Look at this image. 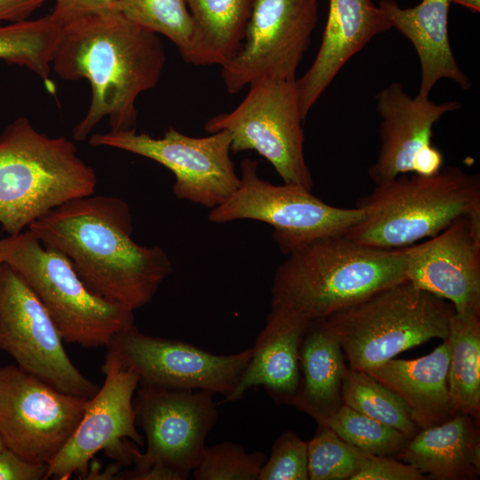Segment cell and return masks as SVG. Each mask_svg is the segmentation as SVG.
I'll return each instance as SVG.
<instances>
[{
  "instance_id": "12",
  "label": "cell",
  "mask_w": 480,
  "mask_h": 480,
  "mask_svg": "<svg viewBox=\"0 0 480 480\" xmlns=\"http://www.w3.org/2000/svg\"><path fill=\"white\" fill-rule=\"evenodd\" d=\"M63 339L47 310L24 279L0 263V350L23 372L57 390L85 398L100 387L68 356Z\"/></svg>"
},
{
  "instance_id": "27",
  "label": "cell",
  "mask_w": 480,
  "mask_h": 480,
  "mask_svg": "<svg viewBox=\"0 0 480 480\" xmlns=\"http://www.w3.org/2000/svg\"><path fill=\"white\" fill-rule=\"evenodd\" d=\"M61 27L52 14L0 25V60L48 81Z\"/></svg>"
},
{
  "instance_id": "20",
  "label": "cell",
  "mask_w": 480,
  "mask_h": 480,
  "mask_svg": "<svg viewBox=\"0 0 480 480\" xmlns=\"http://www.w3.org/2000/svg\"><path fill=\"white\" fill-rule=\"evenodd\" d=\"M309 322L271 308L259 333L251 359L234 391L224 399L235 402L252 387L262 386L276 404H292L300 388V348Z\"/></svg>"
},
{
  "instance_id": "34",
  "label": "cell",
  "mask_w": 480,
  "mask_h": 480,
  "mask_svg": "<svg viewBox=\"0 0 480 480\" xmlns=\"http://www.w3.org/2000/svg\"><path fill=\"white\" fill-rule=\"evenodd\" d=\"M427 476L414 467L391 457L369 455L351 480H424Z\"/></svg>"
},
{
  "instance_id": "5",
  "label": "cell",
  "mask_w": 480,
  "mask_h": 480,
  "mask_svg": "<svg viewBox=\"0 0 480 480\" xmlns=\"http://www.w3.org/2000/svg\"><path fill=\"white\" fill-rule=\"evenodd\" d=\"M356 207L364 211V219L345 237L375 248H403L480 212V178L458 167L430 175L401 174L376 185Z\"/></svg>"
},
{
  "instance_id": "7",
  "label": "cell",
  "mask_w": 480,
  "mask_h": 480,
  "mask_svg": "<svg viewBox=\"0 0 480 480\" xmlns=\"http://www.w3.org/2000/svg\"><path fill=\"white\" fill-rule=\"evenodd\" d=\"M0 261L24 279L68 343L106 347L116 333L134 325V310L93 292L67 256L28 229L0 238Z\"/></svg>"
},
{
  "instance_id": "8",
  "label": "cell",
  "mask_w": 480,
  "mask_h": 480,
  "mask_svg": "<svg viewBox=\"0 0 480 480\" xmlns=\"http://www.w3.org/2000/svg\"><path fill=\"white\" fill-rule=\"evenodd\" d=\"M139 386L133 405L147 450L138 452L133 470L116 475V479H188L218 420L215 395L199 389Z\"/></svg>"
},
{
  "instance_id": "23",
  "label": "cell",
  "mask_w": 480,
  "mask_h": 480,
  "mask_svg": "<svg viewBox=\"0 0 480 480\" xmlns=\"http://www.w3.org/2000/svg\"><path fill=\"white\" fill-rule=\"evenodd\" d=\"M476 422L468 414L456 413L442 423L421 428L396 458L432 479L476 478L480 473Z\"/></svg>"
},
{
  "instance_id": "19",
  "label": "cell",
  "mask_w": 480,
  "mask_h": 480,
  "mask_svg": "<svg viewBox=\"0 0 480 480\" xmlns=\"http://www.w3.org/2000/svg\"><path fill=\"white\" fill-rule=\"evenodd\" d=\"M390 28L372 0H329L319 50L308 69L295 79L304 120L346 62Z\"/></svg>"
},
{
  "instance_id": "31",
  "label": "cell",
  "mask_w": 480,
  "mask_h": 480,
  "mask_svg": "<svg viewBox=\"0 0 480 480\" xmlns=\"http://www.w3.org/2000/svg\"><path fill=\"white\" fill-rule=\"evenodd\" d=\"M370 454L341 440L330 428L318 424L308 441V468L310 480H351Z\"/></svg>"
},
{
  "instance_id": "35",
  "label": "cell",
  "mask_w": 480,
  "mask_h": 480,
  "mask_svg": "<svg viewBox=\"0 0 480 480\" xmlns=\"http://www.w3.org/2000/svg\"><path fill=\"white\" fill-rule=\"evenodd\" d=\"M52 16L64 25L93 14L117 12L118 0H55Z\"/></svg>"
},
{
  "instance_id": "17",
  "label": "cell",
  "mask_w": 480,
  "mask_h": 480,
  "mask_svg": "<svg viewBox=\"0 0 480 480\" xmlns=\"http://www.w3.org/2000/svg\"><path fill=\"white\" fill-rule=\"evenodd\" d=\"M381 117V145L368 175L378 185L412 172H439L443 155L431 143L434 124L448 112L461 108L457 100L434 103L428 97L410 96L401 83L393 82L375 96Z\"/></svg>"
},
{
  "instance_id": "36",
  "label": "cell",
  "mask_w": 480,
  "mask_h": 480,
  "mask_svg": "<svg viewBox=\"0 0 480 480\" xmlns=\"http://www.w3.org/2000/svg\"><path fill=\"white\" fill-rule=\"evenodd\" d=\"M47 467L25 460L6 447L0 451V480H42Z\"/></svg>"
},
{
  "instance_id": "26",
  "label": "cell",
  "mask_w": 480,
  "mask_h": 480,
  "mask_svg": "<svg viewBox=\"0 0 480 480\" xmlns=\"http://www.w3.org/2000/svg\"><path fill=\"white\" fill-rule=\"evenodd\" d=\"M448 388L456 413L479 420L480 416V312H455L449 335Z\"/></svg>"
},
{
  "instance_id": "11",
  "label": "cell",
  "mask_w": 480,
  "mask_h": 480,
  "mask_svg": "<svg viewBox=\"0 0 480 480\" xmlns=\"http://www.w3.org/2000/svg\"><path fill=\"white\" fill-rule=\"evenodd\" d=\"M93 147H109L151 159L175 177L177 198L215 208L237 189L240 178L230 158L231 135L226 131L195 138L169 127L162 138L136 131L94 133Z\"/></svg>"
},
{
  "instance_id": "30",
  "label": "cell",
  "mask_w": 480,
  "mask_h": 480,
  "mask_svg": "<svg viewBox=\"0 0 480 480\" xmlns=\"http://www.w3.org/2000/svg\"><path fill=\"white\" fill-rule=\"evenodd\" d=\"M117 12L171 40L183 58L188 49L193 20L187 0H118Z\"/></svg>"
},
{
  "instance_id": "37",
  "label": "cell",
  "mask_w": 480,
  "mask_h": 480,
  "mask_svg": "<svg viewBox=\"0 0 480 480\" xmlns=\"http://www.w3.org/2000/svg\"><path fill=\"white\" fill-rule=\"evenodd\" d=\"M48 0H0V23L19 22L29 17Z\"/></svg>"
},
{
  "instance_id": "9",
  "label": "cell",
  "mask_w": 480,
  "mask_h": 480,
  "mask_svg": "<svg viewBox=\"0 0 480 480\" xmlns=\"http://www.w3.org/2000/svg\"><path fill=\"white\" fill-rule=\"evenodd\" d=\"M259 162L241 163L237 189L212 208L213 223L254 220L273 228V238L285 255L318 239L343 236L364 216L359 208H340L323 202L311 190L284 183L274 185L258 175Z\"/></svg>"
},
{
  "instance_id": "38",
  "label": "cell",
  "mask_w": 480,
  "mask_h": 480,
  "mask_svg": "<svg viewBox=\"0 0 480 480\" xmlns=\"http://www.w3.org/2000/svg\"><path fill=\"white\" fill-rule=\"evenodd\" d=\"M452 3L462 5L473 12L480 11V0H452Z\"/></svg>"
},
{
  "instance_id": "25",
  "label": "cell",
  "mask_w": 480,
  "mask_h": 480,
  "mask_svg": "<svg viewBox=\"0 0 480 480\" xmlns=\"http://www.w3.org/2000/svg\"><path fill=\"white\" fill-rule=\"evenodd\" d=\"M253 0H187L193 30L185 61L196 66L220 65L238 52Z\"/></svg>"
},
{
  "instance_id": "24",
  "label": "cell",
  "mask_w": 480,
  "mask_h": 480,
  "mask_svg": "<svg viewBox=\"0 0 480 480\" xmlns=\"http://www.w3.org/2000/svg\"><path fill=\"white\" fill-rule=\"evenodd\" d=\"M346 367L340 345L324 320L309 322L300 348V388L292 405L324 423L342 404Z\"/></svg>"
},
{
  "instance_id": "3",
  "label": "cell",
  "mask_w": 480,
  "mask_h": 480,
  "mask_svg": "<svg viewBox=\"0 0 480 480\" xmlns=\"http://www.w3.org/2000/svg\"><path fill=\"white\" fill-rule=\"evenodd\" d=\"M408 246L380 249L344 236L311 242L276 268L271 308L323 319L406 278Z\"/></svg>"
},
{
  "instance_id": "6",
  "label": "cell",
  "mask_w": 480,
  "mask_h": 480,
  "mask_svg": "<svg viewBox=\"0 0 480 480\" xmlns=\"http://www.w3.org/2000/svg\"><path fill=\"white\" fill-rule=\"evenodd\" d=\"M454 313L449 301L405 280L323 319L349 367L367 372L431 339L447 340Z\"/></svg>"
},
{
  "instance_id": "10",
  "label": "cell",
  "mask_w": 480,
  "mask_h": 480,
  "mask_svg": "<svg viewBox=\"0 0 480 480\" xmlns=\"http://www.w3.org/2000/svg\"><path fill=\"white\" fill-rule=\"evenodd\" d=\"M248 86L240 104L230 112L210 117L204 130L229 132L232 152L254 150L273 165L284 183L312 191L295 79L266 77Z\"/></svg>"
},
{
  "instance_id": "22",
  "label": "cell",
  "mask_w": 480,
  "mask_h": 480,
  "mask_svg": "<svg viewBox=\"0 0 480 480\" xmlns=\"http://www.w3.org/2000/svg\"><path fill=\"white\" fill-rule=\"evenodd\" d=\"M416 359H389L367 371L406 404L420 429L452 418L454 412L448 388V340Z\"/></svg>"
},
{
  "instance_id": "15",
  "label": "cell",
  "mask_w": 480,
  "mask_h": 480,
  "mask_svg": "<svg viewBox=\"0 0 480 480\" xmlns=\"http://www.w3.org/2000/svg\"><path fill=\"white\" fill-rule=\"evenodd\" d=\"M106 348L107 355L138 375L140 385L199 389L225 398L236 388L252 353L250 348L216 355L184 341L145 334L134 325L116 333Z\"/></svg>"
},
{
  "instance_id": "2",
  "label": "cell",
  "mask_w": 480,
  "mask_h": 480,
  "mask_svg": "<svg viewBox=\"0 0 480 480\" xmlns=\"http://www.w3.org/2000/svg\"><path fill=\"white\" fill-rule=\"evenodd\" d=\"M165 60L158 35L119 12L88 15L62 25L52 68L64 80L84 78L92 86L90 106L74 126L73 139L85 140L106 117L110 131H136V100L156 86Z\"/></svg>"
},
{
  "instance_id": "32",
  "label": "cell",
  "mask_w": 480,
  "mask_h": 480,
  "mask_svg": "<svg viewBox=\"0 0 480 480\" xmlns=\"http://www.w3.org/2000/svg\"><path fill=\"white\" fill-rule=\"evenodd\" d=\"M267 460L264 452H247L236 443L222 442L205 446L202 459L192 471L196 480H259Z\"/></svg>"
},
{
  "instance_id": "29",
  "label": "cell",
  "mask_w": 480,
  "mask_h": 480,
  "mask_svg": "<svg viewBox=\"0 0 480 480\" xmlns=\"http://www.w3.org/2000/svg\"><path fill=\"white\" fill-rule=\"evenodd\" d=\"M322 424L344 442L370 455L396 457L410 440L399 430L344 404Z\"/></svg>"
},
{
  "instance_id": "39",
  "label": "cell",
  "mask_w": 480,
  "mask_h": 480,
  "mask_svg": "<svg viewBox=\"0 0 480 480\" xmlns=\"http://www.w3.org/2000/svg\"><path fill=\"white\" fill-rule=\"evenodd\" d=\"M4 448H5V446H4L3 441H2V439H1V437H0V451H2V450L4 449Z\"/></svg>"
},
{
  "instance_id": "1",
  "label": "cell",
  "mask_w": 480,
  "mask_h": 480,
  "mask_svg": "<svg viewBox=\"0 0 480 480\" xmlns=\"http://www.w3.org/2000/svg\"><path fill=\"white\" fill-rule=\"evenodd\" d=\"M28 230L67 256L93 292L132 310L149 303L172 271L163 248L132 239L131 211L119 197L92 194L72 199Z\"/></svg>"
},
{
  "instance_id": "21",
  "label": "cell",
  "mask_w": 480,
  "mask_h": 480,
  "mask_svg": "<svg viewBox=\"0 0 480 480\" xmlns=\"http://www.w3.org/2000/svg\"><path fill=\"white\" fill-rule=\"evenodd\" d=\"M452 0H421L417 5L402 8L394 0H380L379 7L391 28L413 45L420 65L418 95L428 97L442 78L451 79L464 90L470 79L460 70L453 56L448 36V16Z\"/></svg>"
},
{
  "instance_id": "40",
  "label": "cell",
  "mask_w": 480,
  "mask_h": 480,
  "mask_svg": "<svg viewBox=\"0 0 480 480\" xmlns=\"http://www.w3.org/2000/svg\"><path fill=\"white\" fill-rule=\"evenodd\" d=\"M0 263H1V261H0Z\"/></svg>"
},
{
  "instance_id": "33",
  "label": "cell",
  "mask_w": 480,
  "mask_h": 480,
  "mask_svg": "<svg viewBox=\"0 0 480 480\" xmlns=\"http://www.w3.org/2000/svg\"><path fill=\"white\" fill-rule=\"evenodd\" d=\"M308 441L293 431H284L275 441L262 465L259 480H308Z\"/></svg>"
},
{
  "instance_id": "13",
  "label": "cell",
  "mask_w": 480,
  "mask_h": 480,
  "mask_svg": "<svg viewBox=\"0 0 480 480\" xmlns=\"http://www.w3.org/2000/svg\"><path fill=\"white\" fill-rule=\"evenodd\" d=\"M101 371L102 387L88 400L75 431L48 464L44 479L68 480L74 474L86 476L91 460L100 451L118 465L133 464L140 451L134 444L143 446L133 405L138 375L107 354Z\"/></svg>"
},
{
  "instance_id": "18",
  "label": "cell",
  "mask_w": 480,
  "mask_h": 480,
  "mask_svg": "<svg viewBox=\"0 0 480 480\" xmlns=\"http://www.w3.org/2000/svg\"><path fill=\"white\" fill-rule=\"evenodd\" d=\"M406 278L449 301L457 313L480 312V212L408 246Z\"/></svg>"
},
{
  "instance_id": "28",
  "label": "cell",
  "mask_w": 480,
  "mask_h": 480,
  "mask_svg": "<svg viewBox=\"0 0 480 480\" xmlns=\"http://www.w3.org/2000/svg\"><path fill=\"white\" fill-rule=\"evenodd\" d=\"M342 404L383 422L410 439L420 430L403 399L367 372L346 367Z\"/></svg>"
},
{
  "instance_id": "14",
  "label": "cell",
  "mask_w": 480,
  "mask_h": 480,
  "mask_svg": "<svg viewBox=\"0 0 480 480\" xmlns=\"http://www.w3.org/2000/svg\"><path fill=\"white\" fill-rule=\"evenodd\" d=\"M90 398L57 390L17 365L0 367V437L32 463L49 464L78 425Z\"/></svg>"
},
{
  "instance_id": "16",
  "label": "cell",
  "mask_w": 480,
  "mask_h": 480,
  "mask_svg": "<svg viewBox=\"0 0 480 480\" xmlns=\"http://www.w3.org/2000/svg\"><path fill=\"white\" fill-rule=\"evenodd\" d=\"M318 18V0H253L238 52L221 67L227 92L252 82L296 79Z\"/></svg>"
},
{
  "instance_id": "4",
  "label": "cell",
  "mask_w": 480,
  "mask_h": 480,
  "mask_svg": "<svg viewBox=\"0 0 480 480\" xmlns=\"http://www.w3.org/2000/svg\"><path fill=\"white\" fill-rule=\"evenodd\" d=\"M97 182L73 141L40 132L27 117L0 134V224L9 236L68 201L94 194Z\"/></svg>"
}]
</instances>
